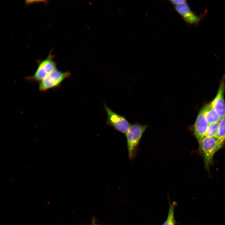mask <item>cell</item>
<instances>
[{
    "label": "cell",
    "mask_w": 225,
    "mask_h": 225,
    "mask_svg": "<svg viewBox=\"0 0 225 225\" xmlns=\"http://www.w3.org/2000/svg\"><path fill=\"white\" fill-rule=\"evenodd\" d=\"M176 11L181 16L187 23L190 24H197L200 18L193 12L186 2L174 6Z\"/></svg>",
    "instance_id": "cell-6"
},
{
    "label": "cell",
    "mask_w": 225,
    "mask_h": 225,
    "mask_svg": "<svg viewBox=\"0 0 225 225\" xmlns=\"http://www.w3.org/2000/svg\"><path fill=\"white\" fill-rule=\"evenodd\" d=\"M224 89L225 82L223 80L221 82L216 96L211 102L221 118L225 117V102L224 98Z\"/></svg>",
    "instance_id": "cell-8"
},
{
    "label": "cell",
    "mask_w": 225,
    "mask_h": 225,
    "mask_svg": "<svg viewBox=\"0 0 225 225\" xmlns=\"http://www.w3.org/2000/svg\"><path fill=\"white\" fill-rule=\"evenodd\" d=\"M104 106L107 116V124L117 131L126 133L130 126L128 121L124 116L113 111L106 104Z\"/></svg>",
    "instance_id": "cell-5"
},
{
    "label": "cell",
    "mask_w": 225,
    "mask_h": 225,
    "mask_svg": "<svg viewBox=\"0 0 225 225\" xmlns=\"http://www.w3.org/2000/svg\"><path fill=\"white\" fill-rule=\"evenodd\" d=\"M199 151L203 159L205 168L208 170L216 152L222 147L217 138L205 137L199 142Z\"/></svg>",
    "instance_id": "cell-2"
},
{
    "label": "cell",
    "mask_w": 225,
    "mask_h": 225,
    "mask_svg": "<svg viewBox=\"0 0 225 225\" xmlns=\"http://www.w3.org/2000/svg\"><path fill=\"white\" fill-rule=\"evenodd\" d=\"M71 73L68 71L62 72L56 69L46 76L39 83V90L41 92L60 88L62 82L69 78Z\"/></svg>",
    "instance_id": "cell-4"
},
{
    "label": "cell",
    "mask_w": 225,
    "mask_h": 225,
    "mask_svg": "<svg viewBox=\"0 0 225 225\" xmlns=\"http://www.w3.org/2000/svg\"><path fill=\"white\" fill-rule=\"evenodd\" d=\"M147 128L146 125L134 124L130 126L126 132L127 148L130 160L135 157L140 140Z\"/></svg>",
    "instance_id": "cell-1"
},
{
    "label": "cell",
    "mask_w": 225,
    "mask_h": 225,
    "mask_svg": "<svg viewBox=\"0 0 225 225\" xmlns=\"http://www.w3.org/2000/svg\"><path fill=\"white\" fill-rule=\"evenodd\" d=\"M176 205V203L174 202L170 204L167 219L162 225H176L174 209Z\"/></svg>",
    "instance_id": "cell-11"
},
{
    "label": "cell",
    "mask_w": 225,
    "mask_h": 225,
    "mask_svg": "<svg viewBox=\"0 0 225 225\" xmlns=\"http://www.w3.org/2000/svg\"><path fill=\"white\" fill-rule=\"evenodd\" d=\"M204 116L209 124L218 123L221 118L211 102L202 109Z\"/></svg>",
    "instance_id": "cell-9"
},
{
    "label": "cell",
    "mask_w": 225,
    "mask_h": 225,
    "mask_svg": "<svg viewBox=\"0 0 225 225\" xmlns=\"http://www.w3.org/2000/svg\"><path fill=\"white\" fill-rule=\"evenodd\" d=\"M209 123L202 109L196 118L193 127V133L199 142L206 137Z\"/></svg>",
    "instance_id": "cell-7"
},
{
    "label": "cell",
    "mask_w": 225,
    "mask_h": 225,
    "mask_svg": "<svg viewBox=\"0 0 225 225\" xmlns=\"http://www.w3.org/2000/svg\"><path fill=\"white\" fill-rule=\"evenodd\" d=\"M169 1L174 6L179 3L186 2V0H171Z\"/></svg>",
    "instance_id": "cell-13"
},
{
    "label": "cell",
    "mask_w": 225,
    "mask_h": 225,
    "mask_svg": "<svg viewBox=\"0 0 225 225\" xmlns=\"http://www.w3.org/2000/svg\"><path fill=\"white\" fill-rule=\"evenodd\" d=\"M38 66L34 74L25 77L28 82L39 83L46 76L57 69V63L53 60L51 53L44 59L38 62Z\"/></svg>",
    "instance_id": "cell-3"
},
{
    "label": "cell",
    "mask_w": 225,
    "mask_h": 225,
    "mask_svg": "<svg viewBox=\"0 0 225 225\" xmlns=\"http://www.w3.org/2000/svg\"><path fill=\"white\" fill-rule=\"evenodd\" d=\"M218 130V123L209 124L206 132V137L217 138Z\"/></svg>",
    "instance_id": "cell-12"
},
{
    "label": "cell",
    "mask_w": 225,
    "mask_h": 225,
    "mask_svg": "<svg viewBox=\"0 0 225 225\" xmlns=\"http://www.w3.org/2000/svg\"><path fill=\"white\" fill-rule=\"evenodd\" d=\"M218 140L222 146L225 142V117L221 118L218 122Z\"/></svg>",
    "instance_id": "cell-10"
}]
</instances>
